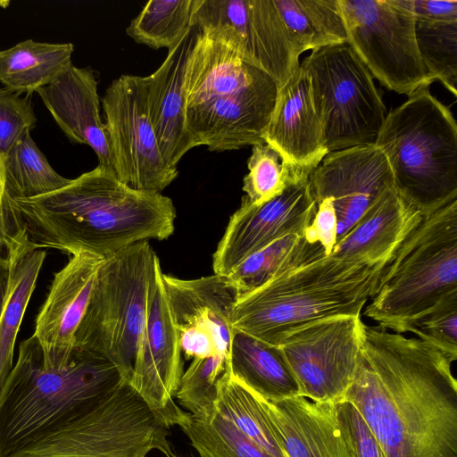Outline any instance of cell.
Segmentation results:
<instances>
[{"label":"cell","instance_id":"cell-1","mask_svg":"<svg viewBox=\"0 0 457 457\" xmlns=\"http://www.w3.org/2000/svg\"><path fill=\"white\" fill-rule=\"evenodd\" d=\"M453 362L434 345L362 324L342 402L360 413L385 457H457Z\"/></svg>","mask_w":457,"mask_h":457},{"label":"cell","instance_id":"cell-2","mask_svg":"<svg viewBox=\"0 0 457 457\" xmlns=\"http://www.w3.org/2000/svg\"><path fill=\"white\" fill-rule=\"evenodd\" d=\"M3 207L10 235L21 230L36 248L101 259L141 241L167 239L177 217L170 197L135 189L99 165L46 195H3Z\"/></svg>","mask_w":457,"mask_h":457},{"label":"cell","instance_id":"cell-3","mask_svg":"<svg viewBox=\"0 0 457 457\" xmlns=\"http://www.w3.org/2000/svg\"><path fill=\"white\" fill-rule=\"evenodd\" d=\"M278 90L213 29L196 27L184 78L186 128L195 146L223 152L264 144Z\"/></svg>","mask_w":457,"mask_h":457},{"label":"cell","instance_id":"cell-4","mask_svg":"<svg viewBox=\"0 0 457 457\" xmlns=\"http://www.w3.org/2000/svg\"><path fill=\"white\" fill-rule=\"evenodd\" d=\"M123 382L101 356L74 348L68 361L49 362L33 336L25 339L0 391V457L85 414Z\"/></svg>","mask_w":457,"mask_h":457},{"label":"cell","instance_id":"cell-5","mask_svg":"<svg viewBox=\"0 0 457 457\" xmlns=\"http://www.w3.org/2000/svg\"><path fill=\"white\" fill-rule=\"evenodd\" d=\"M389 261V260H388ZM323 256L237 296L231 325L272 345L294 328L338 315L360 316L376 293L386 262Z\"/></svg>","mask_w":457,"mask_h":457},{"label":"cell","instance_id":"cell-6","mask_svg":"<svg viewBox=\"0 0 457 457\" xmlns=\"http://www.w3.org/2000/svg\"><path fill=\"white\" fill-rule=\"evenodd\" d=\"M375 144L387 158L395 189L422 214L457 199V124L429 87L386 114Z\"/></svg>","mask_w":457,"mask_h":457},{"label":"cell","instance_id":"cell-7","mask_svg":"<svg viewBox=\"0 0 457 457\" xmlns=\"http://www.w3.org/2000/svg\"><path fill=\"white\" fill-rule=\"evenodd\" d=\"M457 292V199L423 214L385 265L364 315L396 332Z\"/></svg>","mask_w":457,"mask_h":457},{"label":"cell","instance_id":"cell-8","mask_svg":"<svg viewBox=\"0 0 457 457\" xmlns=\"http://www.w3.org/2000/svg\"><path fill=\"white\" fill-rule=\"evenodd\" d=\"M160 260L148 241L104 259L75 334L74 347L113 364L129 384L145 328Z\"/></svg>","mask_w":457,"mask_h":457},{"label":"cell","instance_id":"cell-9","mask_svg":"<svg viewBox=\"0 0 457 457\" xmlns=\"http://www.w3.org/2000/svg\"><path fill=\"white\" fill-rule=\"evenodd\" d=\"M169 428L125 381L85 414L7 457H146L154 449L177 457Z\"/></svg>","mask_w":457,"mask_h":457},{"label":"cell","instance_id":"cell-10","mask_svg":"<svg viewBox=\"0 0 457 457\" xmlns=\"http://www.w3.org/2000/svg\"><path fill=\"white\" fill-rule=\"evenodd\" d=\"M306 70L328 153L375 144L386 116L368 68L347 44L313 50Z\"/></svg>","mask_w":457,"mask_h":457},{"label":"cell","instance_id":"cell-11","mask_svg":"<svg viewBox=\"0 0 457 457\" xmlns=\"http://www.w3.org/2000/svg\"><path fill=\"white\" fill-rule=\"evenodd\" d=\"M347 44L372 77L410 96L436 79L420 56L411 0H338Z\"/></svg>","mask_w":457,"mask_h":457},{"label":"cell","instance_id":"cell-12","mask_svg":"<svg viewBox=\"0 0 457 457\" xmlns=\"http://www.w3.org/2000/svg\"><path fill=\"white\" fill-rule=\"evenodd\" d=\"M112 168L129 187L161 193L179 175L164 161L147 104L146 78L122 75L102 98Z\"/></svg>","mask_w":457,"mask_h":457},{"label":"cell","instance_id":"cell-13","mask_svg":"<svg viewBox=\"0 0 457 457\" xmlns=\"http://www.w3.org/2000/svg\"><path fill=\"white\" fill-rule=\"evenodd\" d=\"M363 322L338 315L312 321L286 334L278 346L298 386V395L318 403L342 402L354 378Z\"/></svg>","mask_w":457,"mask_h":457},{"label":"cell","instance_id":"cell-14","mask_svg":"<svg viewBox=\"0 0 457 457\" xmlns=\"http://www.w3.org/2000/svg\"><path fill=\"white\" fill-rule=\"evenodd\" d=\"M192 25L213 29L278 89L300 66L303 53L273 0H195Z\"/></svg>","mask_w":457,"mask_h":457},{"label":"cell","instance_id":"cell-15","mask_svg":"<svg viewBox=\"0 0 457 457\" xmlns=\"http://www.w3.org/2000/svg\"><path fill=\"white\" fill-rule=\"evenodd\" d=\"M308 171L293 170L282 193L254 204L244 195L212 257L214 274L228 276L247 257L288 234L303 235L317 204Z\"/></svg>","mask_w":457,"mask_h":457},{"label":"cell","instance_id":"cell-16","mask_svg":"<svg viewBox=\"0 0 457 457\" xmlns=\"http://www.w3.org/2000/svg\"><path fill=\"white\" fill-rule=\"evenodd\" d=\"M179 331L164 291L161 263L149 294L148 313L142 343L129 385L170 427L182 411L174 402L183 374Z\"/></svg>","mask_w":457,"mask_h":457},{"label":"cell","instance_id":"cell-17","mask_svg":"<svg viewBox=\"0 0 457 457\" xmlns=\"http://www.w3.org/2000/svg\"><path fill=\"white\" fill-rule=\"evenodd\" d=\"M316 204L331 200L337 216V240L360 220L387 189L393 173L384 152L376 144L330 152L310 172Z\"/></svg>","mask_w":457,"mask_h":457},{"label":"cell","instance_id":"cell-18","mask_svg":"<svg viewBox=\"0 0 457 457\" xmlns=\"http://www.w3.org/2000/svg\"><path fill=\"white\" fill-rule=\"evenodd\" d=\"M104 260L86 253L71 255L65 266L54 273L32 335L45 361L64 362L72 355L75 334Z\"/></svg>","mask_w":457,"mask_h":457},{"label":"cell","instance_id":"cell-19","mask_svg":"<svg viewBox=\"0 0 457 457\" xmlns=\"http://www.w3.org/2000/svg\"><path fill=\"white\" fill-rule=\"evenodd\" d=\"M263 140L295 170L311 172L328 154L310 77L301 65L278 90Z\"/></svg>","mask_w":457,"mask_h":457},{"label":"cell","instance_id":"cell-20","mask_svg":"<svg viewBox=\"0 0 457 457\" xmlns=\"http://www.w3.org/2000/svg\"><path fill=\"white\" fill-rule=\"evenodd\" d=\"M262 405L287 457H353L336 404L296 395Z\"/></svg>","mask_w":457,"mask_h":457},{"label":"cell","instance_id":"cell-21","mask_svg":"<svg viewBox=\"0 0 457 457\" xmlns=\"http://www.w3.org/2000/svg\"><path fill=\"white\" fill-rule=\"evenodd\" d=\"M37 93L66 137L90 146L98 165L114 171L93 71L71 64Z\"/></svg>","mask_w":457,"mask_h":457},{"label":"cell","instance_id":"cell-22","mask_svg":"<svg viewBox=\"0 0 457 457\" xmlns=\"http://www.w3.org/2000/svg\"><path fill=\"white\" fill-rule=\"evenodd\" d=\"M192 26L171 49L161 66L146 78L147 104L162 155L174 169L187 152L195 147L186 128L184 78L194 45Z\"/></svg>","mask_w":457,"mask_h":457},{"label":"cell","instance_id":"cell-23","mask_svg":"<svg viewBox=\"0 0 457 457\" xmlns=\"http://www.w3.org/2000/svg\"><path fill=\"white\" fill-rule=\"evenodd\" d=\"M422 216L395 187L389 188L337 240L330 255L351 262L388 261Z\"/></svg>","mask_w":457,"mask_h":457},{"label":"cell","instance_id":"cell-24","mask_svg":"<svg viewBox=\"0 0 457 457\" xmlns=\"http://www.w3.org/2000/svg\"><path fill=\"white\" fill-rule=\"evenodd\" d=\"M162 284L178 330L210 331L229 353L236 332L231 315L238 295L228 278L214 274L184 279L162 272Z\"/></svg>","mask_w":457,"mask_h":457},{"label":"cell","instance_id":"cell-25","mask_svg":"<svg viewBox=\"0 0 457 457\" xmlns=\"http://www.w3.org/2000/svg\"><path fill=\"white\" fill-rule=\"evenodd\" d=\"M46 256L21 230L13 231L5 245L9 279L0 316V391L12 369L16 337Z\"/></svg>","mask_w":457,"mask_h":457},{"label":"cell","instance_id":"cell-26","mask_svg":"<svg viewBox=\"0 0 457 457\" xmlns=\"http://www.w3.org/2000/svg\"><path fill=\"white\" fill-rule=\"evenodd\" d=\"M228 366L234 378L268 401L298 395L295 378L278 345L236 331Z\"/></svg>","mask_w":457,"mask_h":457},{"label":"cell","instance_id":"cell-27","mask_svg":"<svg viewBox=\"0 0 457 457\" xmlns=\"http://www.w3.org/2000/svg\"><path fill=\"white\" fill-rule=\"evenodd\" d=\"M73 50L71 43H46L32 39L0 50V82L19 95L37 92L72 64Z\"/></svg>","mask_w":457,"mask_h":457},{"label":"cell","instance_id":"cell-28","mask_svg":"<svg viewBox=\"0 0 457 457\" xmlns=\"http://www.w3.org/2000/svg\"><path fill=\"white\" fill-rule=\"evenodd\" d=\"M323 256L320 244L308 243L301 234H288L247 257L227 277L240 295Z\"/></svg>","mask_w":457,"mask_h":457},{"label":"cell","instance_id":"cell-29","mask_svg":"<svg viewBox=\"0 0 457 457\" xmlns=\"http://www.w3.org/2000/svg\"><path fill=\"white\" fill-rule=\"evenodd\" d=\"M302 53L347 42L338 0H273Z\"/></svg>","mask_w":457,"mask_h":457},{"label":"cell","instance_id":"cell-30","mask_svg":"<svg viewBox=\"0 0 457 457\" xmlns=\"http://www.w3.org/2000/svg\"><path fill=\"white\" fill-rule=\"evenodd\" d=\"M2 180L4 196L27 200L54 193L71 179L52 168L29 132L2 162Z\"/></svg>","mask_w":457,"mask_h":457},{"label":"cell","instance_id":"cell-31","mask_svg":"<svg viewBox=\"0 0 457 457\" xmlns=\"http://www.w3.org/2000/svg\"><path fill=\"white\" fill-rule=\"evenodd\" d=\"M216 411L274 457H287L260 395L234 378L228 366L219 381Z\"/></svg>","mask_w":457,"mask_h":457},{"label":"cell","instance_id":"cell-32","mask_svg":"<svg viewBox=\"0 0 457 457\" xmlns=\"http://www.w3.org/2000/svg\"><path fill=\"white\" fill-rule=\"evenodd\" d=\"M176 425L200 457H274L217 411L205 417L183 411Z\"/></svg>","mask_w":457,"mask_h":457},{"label":"cell","instance_id":"cell-33","mask_svg":"<svg viewBox=\"0 0 457 457\" xmlns=\"http://www.w3.org/2000/svg\"><path fill=\"white\" fill-rule=\"evenodd\" d=\"M195 0H150L126 29L137 43L173 48L193 26Z\"/></svg>","mask_w":457,"mask_h":457},{"label":"cell","instance_id":"cell-34","mask_svg":"<svg viewBox=\"0 0 457 457\" xmlns=\"http://www.w3.org/2000/svg\"><path fill=\"white\" fill-rule=\"evenodd\" d=\"M415 33L420 56L428 72L456 96L457 21H416Z\"/></svg>","mask_w":457,"mask_h":457},{"label":"cell","instance_id":"cell-35","mask_svg":"<svg viewBox=\"0 0 457 457\" xmlns=\"http://www.w3.org/2000/svg\"><path fill=\"white\" fill-rule=\"evenodd\" d=\"M228 356L194 358L183 372L176 397L180 405L195 417L216 411L219 381L228 368Z\"/></svg>","mask_w":457,"mask_h":457},{"label":"cell","instance_id":"cell-36","mask_svg":"<svg viewBox=\"0 0 457 457\" xmlns=\"http://www.w3.org/2000/svg\"><path fill=\"white\" fill-rule=\"evenodd\" d=\"M247 168L243 191L247 200L254 204L265 203L282 193L294 170L265 143L253 145Z\"/></svg>","mask_w":457,"mask_h":457},{"label":"cell","instance_id":"cell-37","mask_svg":"<svg viewBox=\"0 0 457 457\" xmlns=\"http://www.w3.org/2000/svg\"><path fill=\"white\" fill-rule=\"evenodd\" d=\"M411 332L445 353L457 359V292L453 293L419 316L402 324L395 333Z\"/></svg>","mask_w":457,"mask_h":457},{"label":"cell","instance_id":"cell-38","mask_svg":"<svg viewBox=\"0 0 457 457\" xmlns=\"http://www.w3.org/2000/svg\"><path fill=\"white\" fill-rule=\"evenodd\" d=\"M30 100L5 87L0 88V162L36 126Z\"/></svg>","mask_w":457,"mask_h":457},{"label":"cell","instance_id":"cell-39","mask_svg":"<svg viewBox=\"0 0 457 457\" xmlns=\"http://www.w3.org/2000/svg\"><path fill=\"white\" fill-rule=\"evenodd\" d=\"M341 428L353 457H385L380 446L357 410L348 402L336 403Z\"/></svg>","mask_w":457,"mask_h":457},{"label":"cell","instance_id":"cell-40","mask_svg":"<svg viewBox=\"0 0 457 457\" xmlns=\"http://www.w3.org/2000/svg\"><path fill=\"white\" fill-rule=\"evenodd\" d=\"M303 236L310 244H320L326 256L331 254L337 242V216L331 200L317 203L314 217Z\"/></svg>","mask_w":457,"mask_h":457},{"label":"cell","instance_id":"cell-41","mask_svg":"<svg viewBox=\"0 0 457 457\" xmlns=\"http://www.w3.org/2000/svg\"><path fill=\"white\" fill-rule=\"evenodd\" d=\"M181 351L187 358H207L214 355L228 357L218 338L210 331L188 328L179 332Z\"/></svg>","mask_w":457,"mask_h":457},{"label":"cell","instance_id":"cell-42","mask_svg":"<svg viewBox=\"0 0 457 457\" xmlns=\"http://www.w3.org/2000/svg\"><path fill=\"white\" fill-rule=\"evenodd\" d=\"M417 21H457V0H411Z\"/></svg>","mask_w":457,"mask_h":457},{"label":"cell","instance_id":"cell-43","mask_svg":"<svg viewBox=\"0 0 457 457\" xmlns=\"http://www.w3.org/2000/svg\"><path fill=\"white\" fill-rule=\"evenodd\" d=\"M8 239L9 232L3 207V180L2 166L0 162V255L5 252V245L8 242Z\"/></svg>","mask_w":457,"mask_h":457},{"label":"cell","instance_id":"cell-44","mask_svg":"<svg viewBox=\"0 0 457 457\" xmlns=\"http://www.w3.org/2000/svg\"><path fill=\"white\" fill-rule=\"evenodd\" d=\"M9 270L5 254L0 255V316L8 288Z\"/></svg>","mask_w":457,"mask_h":457},{"label":"cell","instance_id":"cell-45","mask_svg":"<svg viewBox=\"0 0 457 457\" xmlns=\"http://www.w3.org/2000/svg\"><path fill=\"white\" fill-rule=\"evenodd\" d=\"M10 4V1L0 0V7L6 8Z\"/></svg>","mask_w":457,"mask_h":457}]
</instances>
